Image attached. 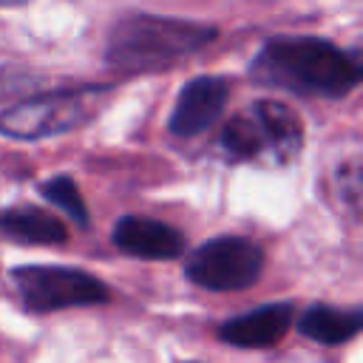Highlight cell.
<instances>
[{
  "label": "cell",
  "instance_id": "30bf717a",
  "mask_svg": "<svg viewBox=\"0 0 363 363\" xmlns=\"http://www.w3.org/2000/svg\"><path fill=\"white\" fill-rule=\"evenodd\" d=\"M0 233L28 244H60L65 241V227L54 216L37 207H17L0 216Z\"/></svg>",
  "mask_w": 363,
  "mask_h": 363
},
{
  "label": "cell",
  "instance_id": "9c48e42d",
  "mask_svg": "<svg viewBox=\"0 0 363 363\" xmlns=\"http://www.w3.org/2000/svg\"><path fill=\"white\" fill-rule=\"evenodd\" d=\"M113 241L122 252L136 258H176L184 244L179 230L145 216H125L113 227Z\"/></svg>",
  "mask_w": 363,
  "mask_h": 363
},
{
  "label": "cell",
  "instance_id": "7c38bea8",
  "mask_svg": "<svg viewBox=\"0 0 363 363\" xmlns=\"http://www.w3.org/2000/svg\"><path fill=\"white\" fill-rule=\"evenodd\" d=\"M40 190H43V196H45L48 201H54L57 207H62L74 221H79V224H85V221H88V213H85L82 196H79L77 184H74L68 176H57V179L45 182Z\"/></svg>",
  "mask_w": 363,
  "mask_h": 363
},
{
  "label": "cell",
  "instance_id": "52a82bcc",
  "mask_svg": "<svg viewBox=\"0 0 363 363\" xmlns=\"http://www.w3.org/2000/svg\"><path fill=\"white\" fill-rule=\"evenodd\" d=\"M227 82L221 77H196L190 79L170 113V130L176 136H199L201 130H207L224 111L227 105Z\"/></svg>",
  "mask_w": 363,
  "mask_h": 363
},
{
  "label": "cell",
  "instance_id": "8fae6325",
  "mask_svg": "<svg viewBox=\"0 0 363 363\" xmlns=\"http://www.w3.org/2000/svg\"><path fill=\"white\" fill-rule=\"evenodd\" d=\"M301 332L318 343H343L357 335L360 312L357 309H337V306H312L301 318Z\"/></svg>",
  "mask_w": 363,
  "mask_h": 363
},
{
  "label": "cell",
  "instance_id": "6da1fadb",
  "mask_svg": "<svg viewBox=\"0 0 363 363\" xmlns=\"http://www.w3.org/2000/svg\"><path fill=\"white\" fill-rule=\"evenodd\" d=\"M258 82L306 96H346L360 82V62L315 37L269 40L252 62Z\"/></svg>",
  "mask_w": 363,
  "mask_h": 363
},
{
  "label": "cell",
  "instance_id": "3957f363",
  "mask_svg": "<svg viewBox=\"0 0 363 363\" xmlns=\"http://www.w3.org/2000/svg\"><path fill=\"white\" fill-rule=\"evenodd\" d=\"M303 128L292 108L284 102L261 99L252 108L233 116L221 133V147L233 159L284 164L301 153Z\"/></svg>",
  "mask_w": 363,
  "mask_h": 363
},
{
  "label": "cell",
  "instance_id": "4fadbf2b",
  "mask_svg": "<svg viewBox=\"0 0 363 363\" xmlns=\"http://www.w3.org/2000/svg\"><path fill=\"white\" fill-rule=\"evenodd\" d=\"M0 3H17V0H0Z\"/></svg>",
  "mask_w": 363,
  "mask_h": 363
},
{
  "label": "cell",
  "instance_id": "5b68a950",
  "mask_svg": "<svg viewBox=\"0 0 363 363\" xmlns=\"http://www.w3.org/2000/svg\"><path fill=\"white\" fill-rule=\"evenodd\" d=\"M11 281L23 303L34 312H54L65 306H88L108 301V286L71 267H17Z\"/></svg>",
  "mask_w": 363,
  "mask_h": 363
},
{
  "label": "cell",
  "instance_id": "ba28073f",
  "mask_svg": "<svg viewBox=\"0 0 363 363\" xmlns=\"http://www.w3.org/2000/svg\"><path fill=\"white\" fill-rule=\"evenodd\" d=\"M292 320H295V312L289 303H269V306H261V309H252L247 315L227 320L218 329V335L224 343H233L241 349H267V346H275L286 335Z\"/></svg>",
  "mask_w": 363,
  "mask_h": 363
},
{
  "label": "cell",
  "instance_id": "8992f818",
  "mask_svg": "<svg viewBox=\"0 0 363 363\" xmlns=\"http://www.w3.org/2000/svg\"><path fill=\"white\" fill-rule=\"evenodd\" d=\"M264 267V252L258 244L235 235L213 238L201 244L187 258V278L213 292L247 289L258 281Z\"/></svg>",
  "mask_w": 363,
  "mask_h": 363
},
{
  "label": "cell",
  "instance_id": "277c9868",
  "mask_svg": "<svg viewBox=\"0 0 363 363\" xmlns=\"http://www.w3.org/2000/svg\"><path fill=\"white\" fill-rule=\"evenodd\" d=\"M99 91H57L9 108L0 116V130L11 139H43L79 128L94 113Z\"/></svg>",
  "mask_w": 363,
  "mask_h": 363
},
{
  "label": "cell",
  "instance_id": "7a4b0ae2",
  "mask_svg": "<svg viewBox=\"0 0 363 363\" xmlns=\"http://www.w3.org/2000/svg\"><path fill=\"white\" fill-rule=\"evenodd\" d=\"M213 28L201 23L153 17V14H130L113 31L108 43V62L122 71H147L162 68L204 43L213 40Z\"/></svg>",
  "mask_w": 363,
  "mask_h": 363
}]
</instances>
